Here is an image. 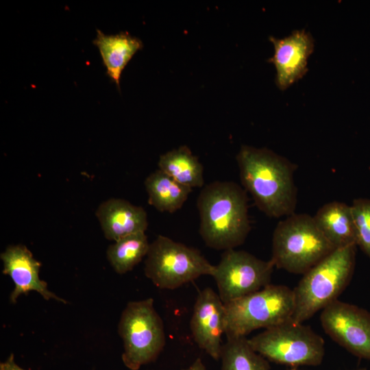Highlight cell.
I'll return each instance as SVG.
<instances>
[{"label":"cell","mask_w":370,"mask_h":370,"mask_svg":"<svg viewBox=\"0 0 370 370\" xmlns=\"http://www.w3.org/2000/svg\"><path fill=\"white\" fill-rule=\"evenodd\" d=\"M236 158L241 184L260 211L273 218L295 213L294 164L267 148L248 145L241 147Z\"/></svg>","instance_id":"cell-1"},{"label":"cell","mask_w":370,"mask_h":370,"mask_svg":"<svg viewBox=\"0 0 370 370\" xmlns=\"http://www.w3.org/2000/svg\"><path fill=\"white\" fill-rule=\"evenodd\" d=\"M199 234L206 245L217 250L234 249L250 230L246 190L232 181H214L199 194Z\"/></svg>","instance_id":"cell-2"},{"label":"cell","mask_w":370,"mask_h":370,"mask_svg":"<svg viewBox=\"0 0 370 370\" xmlns=\"http://www.w3.org/2000/svg\"><path fill=\"white\" fill-rule=\"evenodd\" d=\"M356 247L334 249L303 274L293 289L295 307L292 321L303 323L338 299L353 276Z\"/></svg>","instance_id":"cell-3"},{"label":"cell","mask_w":370,"mask_h":370,"mask_svg":"<svg viewBox=\"0 0 370 370\" xmlns=\"http://www.w3.org/2000/svg\"><path fill=\"white\" fill-rule=\"evenodd\" d=\"M334 249L320 232L312 217L295 212L276 225L270 260L278 269L304 274Z\"/></svg>","instance_id":"cell-4"},{"label":"cell","mask_w":370,"mask_h":370,"mask_svg":"<svg viewBox=\"0 0 370 370\" xmlns=\"http://www.w3.org/2000/svg\"><path fill=\"white\" fill-rule=\"evenodd\" d=\"M295 307L293 289L269 284L263 288L224 304L226 338L246 337L291 319Z\"/></svg>","instance_id":"cell-5"},{"label":"cell","mask_w":370,"mask_h":370,"mask_svg":"<svg viewBox=\"0 0 370 370\" xmlns=\"http://www.w3.org/2000/svg\"><path fill=\"white\" fill-rule=\"evenodd\" d=\"M153 303V298L130 301L121 313L118 324L123 343L121 358L130 370L155 361L165 345L163 321Z\"/></svg>","instance_id":"cell-6"},{"label":"cell","mask_w":370,"mask_h":370,"mask_svg":"<svg viewBox=\"0 0 370 370\" xmlns=\"http://www.w3.org/2000/svg\"><path fill=\"white\" fill-rule=\"evenodd\" d=\"M248 342L267 360L291 367L318 366L325 354L322 337L310 327L291 319L265 329Z\"/></svg>","instance_id":"cell-7"},{"label":"cell","mask_w":370,"mask_h":370,"mask_svg":"<svg viewBox=\"0 0 370 370\" xmlns=\"http://www.w3.org/2000/svg\"><path fill=\"white\" fill-rule=\"evenodd\" d=\"M214 265L193 247L159 235L150 244L145 275L160 289L173 290L201 275H212Z\"/></svg>","instance_id":"cell-8"},{"label":"cell","mask_w":370,"mask_h":370,"mask_svg":"<svg viewBox=\"0 0 370 370\" xmlns=\"http://www.w3.org/2000/svg\"><path fill=\"white\" fill-rule=\"evenodd\" d=\"M274 265L251 254L230 249L224 251L212 274L224 304L270 284Z\"/></svg>","instance_id":"cell-9"},{"label":"cell","mask_w":370,"mask_h":370,"mask_svg":"<svg viewBox=\"0 0 370 370\" xmlns=\"http://www.w3.org/2000/svg\"><path fill=\"white\" fill-rule=\"evenodd\" d=\"M325 332L337 344L360 358L370 360V312L338 299L321 310Z\"/></svg>","instance_id":"cell-10"},{"label":"cell","mask_w":370,"mask_h":370,"mask_svg":"<svg viewBox=\"0 0 370 370\" xmlns=\"http://www.w3.org/2000/svg\"><path fill=\"white\" fill-rule=\"evenodd\" d=\"M225 308L219 294L207 287L197 295L190 328L195 342L215 360L221 358Z\"/></svg>","instance_id":"cell-11"},{"label":"cell","mask_w":370,"mask_h":370,"mask_svg":"<svg viewBox=\"0 0 370 370\" xmlns=\"http://www.w3.org/2000/svg\"><path fill=\"white\" fill-rule=\"evenodd\" d=\"M274 54L268 60L276 69L275 83L285 90L307 72L308 59L314 50V41L305 29L294 30L283 38L269 37Z\"/></svg>","instance_id":"cell-12"},{"label":"cell","mask_w":370,"mask_h":370,"mask_svg":"<svg viewBox=\"0 0 370 370\" xmlns=\"http://www.w3.org/2000/svg\"><path fill=\"white\" fill-rule=\"evenodd\" d=\"M0 258L3 262V273L8 275L14 284V288L10 295L12 304L17 301L23 294L35 291L45 299H55L66 304V301L50 291L47 283L39 277L40 262L33 256L28 248L21 244L12 245L1 253Z\"/></svg>","instance_id":"cell-13"},{"label":"cell","mask_w":370,"mask_h":370,"mask_svg":"<svg viewBox=\"0 0 370 370\" xmlns=\"http://www.w3.org/2000/svg\"><path fill=\"white\" fill-rule=\"evenodd\" d=\"M95 214L105 237L114 242L131 234L145 232L148 226L144 208L123 199L110 198L103 201Z\"/></svg>","instance_id":"cell-14"},{"label":"cell","mask_w":370,"mask_h":370,"mask_svg":"<svg viewBox=\"0 0 370 370\" xmlns=\"http://www.w3.org/2000/svg\"><path fill=\"white\" fill-rule=\"evenodd\" d=\"M312 217L320 232L335 249L356 245L351 206L331 201L322 206Z\"/></svg>","instance_id":"cell-15"},{"label":"cell","mask_w":370,"mask_h":370,"mask_svg":"<svg viewBox=\"0 0 370 370\" xmlns=\"http://www.w3.org/2000/svg\"><path fill=\"white\" fill-rule=\"evenodd\" d=\"M93 43L99 49L107 75L119 88L121 73L136 51L143 48L142 41L128 32L106 35L97 29Z\"/></svg>","instance_id":"cell-16"},{"label":"cell","mask_w":370,"mask_h":370,"mask_svg":"<svg viewBox=\"0 0 370 370\" xmlns=\"http://www.w3.org/2000/svg\"><path fill=\"white\" fill-rule=\"evenodd\" d=\"M148 203L162 212L173 213L187 200L192 188L183 185L160 169L145 180Z\"/></svg>","instance_id":"cell-17"},{"label":"cell","mask_w":370,"mask_h":370,"mask_svg":"<svg viewBox=\"0 0 370 370\" xmlns=\"http://www.w3.org/2000/svg\"><path fill=\"white\" fill-rule=\"evenodd\" d=\"M158 166V169L177 182L192 188L201 187L204 184V166L185 145L161 155Z\"/></svg>","instance_id":"cell-18"},{"label":"cell","mask_w":370,"mask_h":370,"mask_svg":"<svg viewBox=\"0 0 370 370\" xmlns=\"http://www.w3.org/2000/svg\"><path fill=\"white\" fill-rule=\"evenodd\" d=\"M149 245L145 232L131 234L108 247L107 259L117 273L125 274L147 256Z\"/></svg>","instance_id":"cell-19"},{"label":"cell","mask_w":370,"mask_h":370,"mask_svg":"<svg viewBox=\"0 0 370 370\" xmlns=\"http://www.w3.org/2000/svg\"><path fill=\"white\" fill-rule=\"evenodd\" d=\"M221 359V370H270L269 360L253 349L246 337L227 338Z\"/></svg>","instance_id":"cell-20"},{"label":"cell","mask_w":370,"mask_h":370,"mask_svg":"<svg viewBox=\"0 0 370 370\" xmlns=\"http://www.w3.org/2000/svg\"><path fill=\"white\" fill-rule=\"evenodd\" d=\"M356 245L370 258V199L358 198L351 205Z\"/></svg>","instance_id":"cell-21"},{"label":"cell","mask_w":370,"mask_h":370,"mask_svg":"<svg viewBox=\"0 0 370 370\" xmlns=\"http://www.w3.org/2000/svg\"><path fill=\"white\" fill-rule=\"evenodd\" d=\"M0 370H25L18 365L14 360V356L11 354L9 357L0 363Z\"/></svg>","instance_id":"cell-22"},{"label":"cell","mask_w":370,"mask_h":370,"mask_svg":"<svg viewBox=\"0 0 370 370\" xmlns=\"http://www.w3.org/2000/svg\"><path fill=\"white\" fill-rule=\"evenodd\" d=\"M182 370H207L201 358H197L193 364Z\"/></svg>","instance_id":"cell-23"},{"label":"cell","mask_w":370,"mask_h":370,"mask_svg":"<svg viewBox=\"0 0 370 370\" xmlns=\"http://www.w3.org/2000/svg\"><path fill=\"white\" fill-rule=\"evenodd\" d=\"M356 370H367L366 368H360V369H357Z\"/></svg>","instance_id":"cell-24"},{"label":"cell","mask_w":370,"mask_h":370,"mask_svg":"<svg viewBox=\"0 0 370 370\" xmlns=\"http://www.w3.org/2000/svg\"><path fill=\"white\" fill-rule=\"evenodd\" d=\"M291 370H297L295 368H292Z\"/></svg>","instance_id":"cell-25"}]
</instances>
